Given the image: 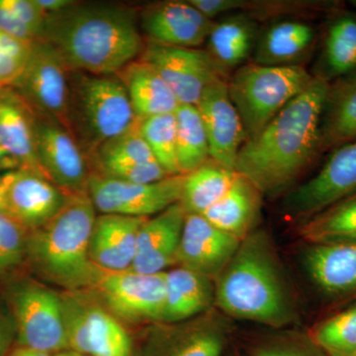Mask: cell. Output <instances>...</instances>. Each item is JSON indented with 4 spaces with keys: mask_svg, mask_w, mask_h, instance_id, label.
I'll return each instance as SVG.
<instances>
[{
    "mask_svg": "<svg viewBox=\"0 0 356 356\" xmlns=\"http://www.w3.org/2000/svg\"><path fill=\"white\" fill-rule=\"evenodd\" d=\"M330 86L314 76L300 95L243 145L235 170L262 195L285 191L322 152L321 123Z\"/></svg>",
    "mask_w": 356,
    "mask_h": 356,
    "instance_id": "cell-1",
    "label": "cell"
},
{
    "mask_svg": "<svg viewBox=\"0 0 356 356\" xmlns=\"http://www.w3.org/2000/svg\"><path fill=\"white\" fill-rule=\"evenodd\" d=\"M42 41L70 70L111 76L139 58L145 48L137 13L121 4L77 2L47 15Z\"/></svg>",
    "mask_w": 356,
    "mask_h": 356,
    "instance_id": "cell-2",
    "label": "cell"
},
{
    "mask_svg": "<svg viewBox=\"0 0 356 356\" xmlns=\"http://www.w3.org/2000/svg\"><path fill=\"white\" fill-rule=\"evenodd\" d=\"M215 308L229 318L273 329L292 325L297 314L269 236L254 229L215 278Z\"/></svg>",
    "mask_w": 356,
    "mask_h": 356,
    "instance_id": "cell-3",
    "label": "cell"
},
{
    "mask_svg": "<svg viewBox=\"0 0 356 356\" xmlns=\"http://www.w3.org/2000/svg\"><path fill=\"white\" fill-rule=\"evenodd\" d=\"M96 217L88 191L67 193L57 214L29 232L26 259L44 280L65 291L91 289L102 271L89 255Z\"/></svg>",
    "mask_w": 356,
    "mask_h": 356,
    "instance_id": "cell-4",
    "label": "cell"
},
{
    "mask_svg": "<svg viewBox=\"0 0 356 356\" xmlns=\"http://www.w3.org/2000/svg\"><path fill=\"white\" fill-rule=\"evenodd\" d=\"M139 121L117 74L96 76L70 70L69 130L84 153L95 154Z\"/></svg>",
    "mask_w": 356,
    "mask_h": 356,
    "instance_id": "cell-5",
    "label": "cell"
},
{
    "mask_svg": "<svg viewBox=\"0 0 356 356\" xmlns=\"http://www.w3.org/2000/svg\"><path fill=\"white\" fill-rule=\"evenodd\" d=\"M313 77L302 65L271 67L252 63L236 69L228 81V91L248 139L300 95Z\"/></svg>",
    "mask_w": 356,
    "mask_h": 356,
    "instance_id": "cell-6",
    "label": "cell"
},
{
    "mask_svg": "<svg viewBox=\"0 0 356 356\" xmlns=\"http://www.w3.org/2000/svg\"><path fill=\"white\" fill-rule=\"evenodd\" d=\"M67 350L86 356H134L125 327L86 290L60 294Z\"/></svg>",
    "mask_w": 356,
    "mask_h": 356,
    "instance_id": "cell-7",
    "label": "cell"
},
{
    "mask_svg": "<svg viewBox=\"0 0 356 356\" xmlns=\"http://www.w3.org/2000/svg\"><path fill=\"white\" fill-rule=\"evenodd\" d=\"M11 308L19 346L56 355L67 350L60 294L36 282L14 289Z\"/></svg>",
    "mask_w": 356,
    "mask_h": 356,
    "instance_id": "cell-8",
    "label": "cell"
},
{
    "mask_svg": "<svg viewBox=\"0 0 356 356\" xmlns=\"http://www.w3.org/2000/svg\"><path fill=\"white\" fill-rule=\"evenodd\" d=\"M231 327L227 316L212 308L179 323H154L138 356H222Z\"/></svg>",
    "mask_w": 356,
    "mask_h": 356,
    "instance_id": "cell-9",
    "label": "cell"
},
{
    "mask_svg": "<svg viewBox=\"0 0 356 356\" xmlns=\"http://www.w3.org/2000/svg\"><path fill=\"white\" fill-rule=\"evenodd\" d=\"M185 175H172L154 184H132L90 173L88 194L102 214L149 218L181 200Z\"/></svg>",
    "mask_w": 356,
    "mask_h": 356,
    "instance_id": "cell-10",
    "label": "cell"
},
{
    "mask_svg": "<svg viewBox=\"0 0 356 356\" xmlns=\"http://www.w3.org/2000/svg\"><path fill=\"white\" fill-rule=\"evenodd\" d=\"M91 290H95L98 301L119 321L132 324L161 322L165 302V273L102 270Z\"/></svg>",
    "mask_w": 356,
    "mask_h": 356,
    "instance_id": "cell-11",
    "label": "cell"
},
{
    "mask_svg": "<svg viewBox=\"0 0 356 356\" xmlns=\"http://www.w3.org/2000/svg\"><path fill=\"white\" fill-rule=\"evenodd\" d=\"M161 76L179 104L197 105L211 84L225 79L228 72L207 51L166 46L147 41L139 57Z\"/></svg>",
    "mask_w": 356,
    "mask_h": 356,
    "instance_id": "cell-12",
    "label": "cell"
},
{
    "mask_svg": "<svg viewBox=\"0 0 356 356\" xmlns=\"http://www.w3.org/2000/svg\"><path fill=\"white\" fill-rule=\"evenodd\" d=\"M14 86L37 115L69 130L70 69L50 44L33 43L24 72Z\"/></svg>",
    "mask_w": 356,
    "mask_h": 356,
    "instance_id": "cell-13",
    "label": "cell"
},
{
    "mask_svg": "<svg viewBox=\"0 0 356 356\" xmlns=\"http://www.w3.org/2000/svg\"><path fill=\"white\" fill-rule=\"evenodd\" d=\"M356 193V140L332 149L320 172L288 196V214L302 221Z\"/></svg>",
    "mask_w": 356,
    "mask_h": 356,
    "instance_id": "cell-14",
    "label": "cell"
},
{
    "mask_svg": "<svg viewBox=\"0 0 356 356\" xmlns=\"http://www.w3.org/2000/svg\"><path fill=\"white\" fill-rule=\"evenodd\" d=\"M40 165L49 180L67 193L88 191L90 173L86 153L62 124L44 116L33 119Z\"/></svg>",
    "mask_w": 356,
    "mask_h": 356,
    "instance_id": "cell-15",
    "label": "cell"
},
{
    "mask_svg": "<svg viewBox=\"0 0 356 356\" xmlns=\"http://www.w3.org/2000/svg\"><path fill=\"white\" fill-rule=\"evenodd\" d=\"M67 198L48 178L19 168L6 173L0 211L31 232L50 221Z\"/></svg>",
    "mask_w": 356,
    "mask_h": 356,
    "instance_id": "cell-16",
    "label": "cell"
},
{
    "mask_svg": "<svg viewBox=\"0 0 356 356\" xmlns=\"http://www.w3.org/2000/svg\"><path fill=\"white\" fill-rule=\"evenodd\" d=\"M196 106L207 133L210 159L235 170L236 158L248 137L240 114L229 98L228 81L211 84Z\"/></svg>",
    "mask_w": 356,
    "mask_h": 356,
    "instance_id": "cell-17",
    "label": "cell"
},
{
    "mask_svg": "<svg viewBox=\"0 0 356 356\" xmlns=\"http://www.w3.org/2000/svg\"><path fill=\"white\" fill-rule=\"evenodd\" d=\"M241 242L240 238L211 224L202 215L186 213L177 266L215 280L236 254Z\"/></svg>",
    "mask_w": 356,
    "mask_h": 356,
    "instance_id": "cell-18",
    "label": "cell"
},
{
    "mask_svg": "<svg viewBox=\"0 0 356 356\" xmlns=\"http://www.w3.org/2000/svg\"><path fill=\"white\" fill-rule=\"evenodd\" d=\"M214 23L188 1H165L146 7L139 24L149 42L197 49L207 41Z\"/></svg>",
    "mask_w": 356,
    "mask_h": 356,
    "instance_id": "cell-19",
    "label": "cell"
},
{
    "mask_svg": "<svg viewBox=\"0 0 356 356\" xmlns=\"http://www.w3.org/2000/svg\"><path fill=\"white\" fill-rule=\"evenodd\" d=\"M185 216L184 208L181 204L177 203L156 216L145 220L138 234L132 270L156 274L177 266L178 248Z\"/></svg>",
    "mask_w": 356,
    "mask_h": 356,
    "instance_id": "cell-20",
    "label": "cell"
},
{
    "mask_svg": "<svg viewBox=\"0 0 356 356\" xmlns=\"http://www.w3.org/2000/svg\"><path fill=\"white\" fill-rule=\"evenodd\" d=\"M146 219L106 214L96 217L89 243L95 266L107 273L132 269L138 234Z\"/></svg>",
    "mask_w": 356,
    "mask_h": 356,
    "instance_id": "cell-21",
    "label": "cell"
},
{
    "mask_svg": "<svg viewBox=\"0 0 356 356\" xmlns=\"http://www.w3.org/2000/svg\"><path fill=\"white\" fill-rule=\"evenodd\" d=\"M315 27L297 18L274 21L259 33L254 64L271 67L301 65L316 42Z\"/></svg>",
    "mask_w": 356,
    "mask_h": 356,
    "instance_id": "cell-22",
    "label": "cell"
},
{
    "mask_svg": "<svg viewBox=\"0 0 356 356\" xmlns=\"http://www.w3.org/2000/svg\"><path fill=\"white\" fill-rule=\"evenodd\" d=\"M165 302L163 323H179L215 307L214 280L184 266L165 271Z\"/></svg>",
    "mask_w": 356,
    "mask_h": 356,
    "instance_id": "cell-23",
    "label": "cell"
},
{
    "mask_svg": "<svg viewBox=\"0 0 356 356\" xmlns=\"http://www.w3.org/2000/svg\"><path fill=\"white\" fill-rule=\"evenodd\" d=\"M304 264L325 294L337 298L356 294V245H310Z\"/></svg>",
    "mask_w": 356,
    "mask_h": 356,
    "instance_id": "cell-24",
    "label": "cell"
},
{
    "mask_svg": "<svg viewBox=\"0 0 356 356\" xmlns=\"http://www.w3.org/2000/svg\"><path fill=\"white\" fill-rule=\"evenodd\" d=\"M261 192L238 173L231 188L202 216L218 229L243 240L254 231L261 216Z\"/></svg>",
    "mask_w": 356,
    "mask_h": 356,
    "instance_id": "cell-25",
    "label": "cell"
},
{
    "mask_svg": "<svg viewBox=\"0 0 356 356\" xmlns=\"http://www.w3.org/2000/svg\"><path fill=\"white\" fill-rule=\"evenodd\" d=\"M117 76L127 90L139 120L177 111L179 102L172 89L151 65L140 58L126 65Z\"/></svg>",
    "mask_w": 356,
    "mask_h": 356,
    "instance_id": "cell-26",
    "label": "cell"
},
{
    "mask_svg": "<svg viewBox=\"0 0 356 356\" xmlns=\"http://www.w3.org/2000/svg\"><path fill=\"white\" fill-rule=\"evenodd\" d=\"M257 20L238 13L215 22L207 38V51L225 72L245 65L259 37Z\"/></svg>",
    "mask_w": 356,
    "mask_h": 356,
    "instance_id": "cell-27",
    "label": "cell"
},
{
    "mask_svg": "<svg viewBox=\"0 0 356 356\" xmlns=\"http://www.w3.org/2000/svg\"><path fill=\"white\" fill-rule=\"evenodd\" d=\"M0 146L17 161L21 170L46 177L37 158L31 115L22 103L2 91L0 92Z\"/></svg>",
    "mask_w": 356,
    "mask_h": 356,
    "instance_id": "cell-28",
    "label": "cell"
},
{
    "mask_svg": "<svg viewBox=\"0 0 356 356\" xmlns=\"http://www.w3.org/2000/svg\"><path fill=\"white\" fill-rule=\"evenodd\" d=\"M356 140V74L331 84L321 123V149H334Z\"/></svg>",
    "mask_w": 356,
    "mask_h": 356,
    "instance_id": "cell-29",
    "label": "cell"
},
{
    "mask_svg": "<svg viewBox=\"0 0 356 356\" xmlns=\"http://www.w3.org/2000/svg\"><path fill=\"white\" fill-rule=\"evenodd\" d=\"M300 236L310 245H356V193L302 222Z\"/></svg>",
    "mask_w": 356,
    "mask_h": 356,
    "instance_id": "cell-30",
    "label": "cell"
},
{
    "mask_svg": "<svg viewBox=\"0 0 356 356\" xmlns=\"http://www.w3.org/2000/svg\"><path fill=\"white\" fill-rule=\"evenodd\" d=\"M320 70L315 76L331 81L356 74V16L341 14L325 34Z\"/></svg>",
    "mask_w": 356,
    "mask_h": 356,
    "instance_id": "cell-31",
    "label": "cell"
},
{
    "mask_svg": "<svg viewBox=\"0 0 356 356\" xmlns=\"http://www.w3.org/2000/svg\"><path fill=\"white\" fill-rule=\"evenodd\" d=\"M238 172L213 159L184 177L180 204L185 212L202 215L231 188Z\"/></svg>",
    "mask_w": 356,
    "mask_h": 356,
    "instance_id": "cell-32",
    "label": "cell"
},
{
    "mask_svg": "<svg viewBox=\"0 0 356 356\" xmlns=\"http://www.w3.org/2000/svg\"><path fill=\"white\" fill-rule=\"evenodd\" d=\"M175 114L178 168L181 175H187L209 161V142L196 105L179 104Z\"/></svg>",
    "mask_w": 356,
    "mask_h": 356,
    "instance_id": "cell-33",
    "label": "cell"
},
{
    "mask_svg": "<svg viewBox=\"0 0 356 356\" xmlns=\"http://www.w3.org/2000/svg\"><path fill=\"white\" fill-rule=\"evenodd\" d=\"M309 337L329 356L356 355V302L316 325Z\"/></svg>",
    "mask_w": 356,
    "mask_h": 356,
    "instance_id": "cell-34",
    "label": "cell"
},
{
    "mask_svg": "<svg viewBox=\"0 0 356 356\" xmlns=\"http://www.w3.org/2000/svg\"><path fill=\"white\" fill-rule=\"evenodd\" d=\"M140 132L154 159L170 175H181L177 165V119L175 113L140 120Z\"/></svg>",
    "mask_w": 356,
    "mask_h": 356,
    "instance_id": "cell-35",
    "label": "cell"
},
{
    "mask_svg": "<svg viewBox=\"0 0 356 356\" xmlns=\"http://www.w3.org/2000/svg\"><path fill=\"white\" fill-rule=\"evenodd\" d=\"M139 123L128 132L109 140L97 149L95 154L99 165L106 163H146L156 161L149 145L140 132Z\"/></svg>",
    "mask_w": 356,
    "mask_h": 356,
    "instance_id": "cell-36",
    "label": "cell"
},
{
    "mask_svg": "<svg viewBox=\"0 0 356 356\" xmlns=\"http://www.w3.org/2000/svg\"><path fill=\"white\" fill-rule=\"evenodd\" d=\"M29 231L0 211V280L27 257Z\"/></svg>",
    "mask_w": 356,
    "mask_h": 356,
    "instance_id": "cell-37",
    "label": "cell"
},
{
    "mask_svg": "<svg viewBox=\"0 0 356 356\" xmlns=\"http://www.w3.org/2000/svg\"><path fill=\"white\" fill-rule=\"evenodd\" d=\"M250 356H329L310 337L282 334L255 343Z\"/></svg>",
    "mask_w": 356,
    "mask_h": 356,
    "instance_id": "cell-38",
    "label": "cell"
},
{
    "mask_svg": "<svg viewBox=\"0 0 356 356\" xmlns=\"http://www.w3.org/2000/svg\"><path fill=\"white\" fill-rule=\"evenodd\" d=\"M99 168V175L132 184H154L172 177L158 161L146 163H106L100 165Z\"/></svg>",
    "mask_w": 356,
    "mask_h": 356,
    "instance_id": "cell-39",
    "label": "cell"
},
{
    "mask_svg": "<svg viewBox=\"0 0 356 356\" xmlns=\"http://www.w3.org/2000/svg\"><path fill=\"white\" fill-rule=\"evenodd\" d=\"M3 3L39 41L43 38L47 14L35 0H3Z\"/></svg>",
    "mask_w": 356,
    "mask_h": 356,
    "instance_id": "cell-40",
    "label": "cell"
},
{
    "mask_svg": "<svg viewBox=\"0 0 356 356\" xmlns=\"http://www.w3.org/2000/svg\"><path fill=\"white\" fill-rule=\"evenodd\" d=\"M29 57H20L0 50V88L14 86L18 81L27 65Z\"/></svg>",
    "mask_w": 356,
    "mask_h": 356,
    "instance_id": "cell-41",
    "label": "cell"
},
{
    "mask_svg": "<svg viewBox=\"0 0 356 356\" xmlns=\"http://www.w3.org/2000/svg\"><path fill=\"white\" fill-rule=\"evenodd\" d=\"M0 33L30 44L39 41L35 35L7 8L3 0H0Z\"/></svg>",
    "mask_w": 356,
    "mask_h": 356,
    "instance_id": "cell-42",
    "label": "cell"
},
{
    "mask_svg": "<svg viewBox=\"0 0 356 356\" xmlns=\"http://www.w3.org/2000/svg\"><path fill=\"white\" fill-rule=\"evenodd\" d=\"M38 4L40 8L44 11L47 15L49 14L60 13L67 7L72 6L74 1L72 0H35Z\"/></svg>",
    "mask_w": 356,
    "mask_h": 356,
    "instance_id": "cell-43",
    "label": "cell"
},
{
    "mask_svg": "<svg viewBox=\"0 0 356 356\" xmlns=\"http://www.w3.org/2000/svg\"><path fill=\"white\" fill-rule=\"evenodd\" d=\"M20 165L15 159L3 147L0 146V170L11 172V170H19Z\"/></svg>",
    "mask_w": 356,
    "mask_h": 356,
    "instance_id": "cell-44",
    "label": "cell"
},
{
    "mask_svg": "<svg viewBox=\"0 0 356 356\" xmlns=\"http://www.w3.org/2000/svg\"><path fill=\"white\" fill-rule=\"evenodd\" d=\"M7 356H53L49 353H42V351L32 350V348H24V346H18L15 350L11 351Z\"/></svg>",
    "mask_w": 356,
    "mask_h": 356,
    "instance_id": "cell-45",
    "label": "cell"
},
{
    "mask_svg": "<svg viewBox=\"0 0 356 356\" xmlns=\"http://www.w3.org/2000/svg\"><path fill=\"white\" fill-rule=\"evenodd\" d=\"M6 332L4 329L3 325H2L1 321H0V356H3L4 350L6 348Z\"/></svg>",
    "mask_w": 356,
    "mask_h": 356,
    "instance_id": "cell-46",
    "label": "cell"
},
{
    "mask_svg": "<svg viewBox=\"0 0 356 356\" xmlns=\"http://www.w3.org/2000/svg\"><path fill=\"white\" fill-rule=\"evenodd\" d=\"M53 356H86V355H81V353H76V351L65 350L60 351V353H56V355H54Z\"/></svg>",
    "mask_w": 356,
    "mask_h": 356,
    "instance_id": "cell-47",
    "label": "cell"
},
{
    "mask_svg": "<svg viewBox=\"0 0 356 356\" xmlns=\"http://www.w3.org/2000/svg\"><path fill=\"white\" fill-rule=\"evenodd\" d=\"M0 172V210H1V199H2V192H3L4 187V181H6V173Z\"/></svg>",
    "mask_w": 356,
    "mask_h": 356,
    "instance_id": "cell-48",
    "label": "cell"
},
{
    "mask_svg": "<svg viewBox=\"0 0 356 356\" xmlns=\"http://www.w3.org/2000/svg\"><path fill=\"white\" fill-rule=\"evenodd\" d=\"M2 88H0V92H1Z\"/></svg>",
    "mask_w": 356,
    "mask_h": 356,
    "instance_id": "cell-49",
    "label": "cell"
},
{
    "mask_svg": "<svg viewBox=\"0 0 356 356\" xmlns=\"http://www.w3.org/2000/svg\"><path fill=\"white\" fill-rule=\"evenodd\" d=\"M355 356H356V355Z\"/></svg>",
    "mask_w": 356,
    "mask_h": 356,
    "instance_id": "cell-50",
    "label": "cell"
}]
</instances>
